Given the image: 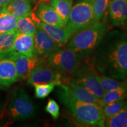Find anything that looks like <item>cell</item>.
<instances>
[{
	"label": "cell",
	"instance_id": "9",
	"mask_svg": "<svg viewBox=\"0 0 127 127\" xmlns=\"http://www.w3.org/2000/svg\"><path fill=\"white\" fill-rule=\"evenodd\" d=\"M109 7V19L112 25L127 30V0H111Z\"/></svg>",
	"mask_w": 127,
	"mask_h": 127
},
{
	"label": "cell",
	"instance_id": "1",
	"mask_svg": "<svg viewBox=\"0 0 127 127\" xmlns=\"http://www.w3.org/2000/svg\"><path fill=\"white\" fill-rule=\"evenodd\" d=\"M92 63L101 75L124 81L127 78V34L111 30L93 53Z\"/></svg>",
	"mask_w": 127,
	"mask_h": 127
},
{
	"label": "cell",
	"instance_id": "16",
	"mask_svg": "<svg viewBox=\"0 0 127 127\" xmlns=\"http://www.w3.org/2000/svg\"><path fill=\"white\" fill-rule=\"evenodd\" d=\"M36 24L38 28L45 32L60 47L66 44L69 39L72 37L65 28H60L41 21L36 22Z\"/></svg>",
	"mask_w": 127,
	"mask_h": 127
},
{
	"label": "cell",
	"instance_id": "29",
	"mask_svg": "<svg viewBox=\"0 0 127 127\" xmlns=\"http://www.w3.org/2000/svg\"><path fill=\"white\" fill-rule=\"evenodd\" d=\"M14 1V0H0V8H1V12L4 11L8 5Z\"/></svg>",
	"mask_w": 127,
	"mask_h": 127
},
{
	"label": "cell",
	"instance_id": "8",
	"mask_svg": "<svg viewBox=\"0 0 127 127\" xmlns=\"http://www.w3.org/2000/svg\"><path fill=\"white\" fill-rule=\"evenodd\" d=\"M61 74L56 68L50 64L47 65L39 63L30 73L27 82L32 85L55 82L60 85L63 82Z\"/></svg>",
	"mask_w": 127,
	"mask_h": 127
},
{
	"label": "cell",
	"instance_id": "21",
	"mask_svg": "<svg viewBox=\"0 0 127 127\" xmlns=\"http://www.w3.org/2000/svg\"><path fill=\"white\" fill-rule=\"evenodd\" d=\"M96 78L100 86L105 93L117 90L127 85V81H119L104 75H98L96 73Z\"/></svg>",
	"mask_w": 127,
	"mask_h": 127
},
{
	"label": "cell",
	"instance_id": "2",
	"mask_svg": "<svg viewBox=\"0 0 127 127\" xmlns=\"http://www.w3.org/2000/svg\"><path fill=\"white\" fill-rule=\"evenodd\" d=\"M58 87L60 88V98L62 103L67 107L78 123L87 127H105V118L102 107L96 104L74 99L67 94L62 84Z\"/></svg>",
	"mask_w": 127,
	"mask_h": 127
},
{
	"label": "cell",
	"instance_id": "19",
	"mask_svg": "<svg viewBox=\"0 0 127 127\" xmlns=\"http://www.w3.org/2000/svg\"><path fill=\"white\" fill-rule=\"evenodd\" d=\"M17 32L15 31L0 34V57H8L13 52L14 41Z\"/></svg>",
	"mask_w": 127,
	"mask_h": 127
},
{
	"label": "cell",
	"instance_id": "26",
	"mask_svg": "<svg viewBox=\"0 0 127 127\" xmlns=\"http://www.w3.org/2000/svg\"><path fill=\"white\" fill-rule=\"evenodd\" d=\"M126 102L125 99H124L109 103V104L103 106L102 107V110L105 118H109L118 113L119 111L124 107Z\"/></svg>",
	"mask_w": 127,
	"mask_h": 127
},
{
	"label": "cell",
	"instance_id": "27",
	"mask_svg": "<svg viewBox=\"0 0 127 127\" xmlns=\"http://www.w3.org/2000/svg\"><path fill=\"white\" fill-rule=\"evenodd\" d=\"M34 86L35 87L36 97L38 98H44L48 96L55 87L58 86V85L55 82H51L48 84H35Z\"/></svg>",
	"mask_w": 127,
	"mask_h": 127
},
{
	"label": "cell",
	"instance_id": "23",
	"mask_svg": "<svg viewBox=\"0 0 127 127\" xmlns=\"http://www.w3.org/2000/svg\"><path fill=\"white\" fill-rule=\"evenodd\" d=\"M105 126L109 127H127V102L117 114L105 118Z\"/></svg>",
	"mask_w": 127,
	"mask_h": 127
},
{
	"label": "cell",
	"instance_id": "7",
	"mask_svg": "<svg viewBox=\"0 0 127 127\" xmlns=\"http://www.w3.org/2000/svg\"><path fill=\"white\" fill-rule=\"evenodd\" d=\"M74 81L87 89L89 92L100 99L105 92L100 86L96 78V72L93 68L88 66H79L72 73Z\"/></svg>",
	"mask_w": 127,
	"mask_h": 127
},
{
	"label": "cell",
	"instance_id": "28",
	"mask_svg": "<svg viewBox=\"0 0 127 127\" xmlns=\"http://www.w3.org/2000/svg\"><path fill=\"white\" fill-rule=\"evenodd\" d=\"M45 111L48 112L54 119H57L59 117L60 107L54 99H49L45 107Z\"/></svg>",
	"mask_w": 127,
	"mask_h": 127
},
{
	"label": "cell",
	"instance_id": "25",
	"mask_svg": "<svg viewBox=\"0 0 127 127\" xmlns=\"http://www.w3.org/2000/svg\"><path fill=\"white\" fill-rule=\"evenodd\" d=\"M111 0H93L94 15L95 22L99 21L109 7Z\"/></svg>",
	"mask_w": 127,
	"mask_h": 127
},
{
	"label": "cell",
	"instance_id": "6",
	"mask_svg": "<svg viewBox=\"0 0 127 127\" xmlns=\"http://www.w3.org/2000/svg\"><path fill=\"white\" fill-rule=\"evenodd\" d=\"M9 108L11 117L14 120L30 118L34 117L36 112L32 101L21 89L14 94Z\"/></svg>",
	"mask_w": 127,
	"mask_h": 127
},
{
	"label": "cell",
	"instance_id": "18",
	"mask_svg": "<svg viewBox=\"0 0 127 127\" xmlns=\"http://www.w3.org/2000/svg\"><path fill=\"white\" fill-rule=\"evenodd\" d=\"M50 5L55 9L66 25L72 8V1L69 0H51Z\"/></svg>",
	"mask_w": 127,
	"mask_h": 127
},
{
	"label": "cell",
	"instance_id": "14",
	"mask_svg": "<svg viewBox=\"0 0 127 127\" xmlns=\"http://www.w3.org/2000/svg\"><path fill=\"white\" fill-rule=\"evenodd\" d=\"M17 81L14 62L8 57H0V88L8 87Z\"/></svg>",
	"mask_w": 127,
	"mask_h": 127
},
{
	"label": "cell",
	"instance_id": "20",
	"mask_svg": "<svg viewBox=\"0 0 127 127\" xmlns=\"http://www.w3.org/2000/svg\"><path fill=\"white\" fill-rule=\"evenodd\" d=\"M38 30L36 24L31 16L17 19L15 32L17 33L34 36Z\"/></svg>",
	"mask_w": 127,
	"mask_h": 127
},
{
	"label": "cell",
	"instance_id": "5",
	"mask_svg": "<svg viewBox=\"0 0 127 127\" xmlns=\"http://www.w3.org/2000/svg\"><path fill=\"white\" fill-rule=\"evenodd\" d=\"M81 58L72 49L66 48L56 51L48 57L50 64L62 72L72 74L80 65Z\"/></svg>",
	"mask_w": 127,
	"mask_h": 127
},
{
	"label": "cell",
	"instance_id": "13",
	"mask_svg": "<svg viewBox=\"0 0 127 127\" xmlns=\"http://www.w3.org/2000/svg\"><path fill=\"white\" fill-rule=\"evenodd\" d=\"M62 86L67 94L74 99L81 102L96 104L101 107L100 101L98 98L74 81L69 82L68 85L62 84Z\"/></svg>",
	"mask_w": 127,
	"mask_h": 127
},
{
	"label": "cell",
	"instance_id": "4",
	"mask_svg": "<svg viewBox=\"0 0 127 127\" xmlns=\"http://www.w3.org/2000/svg\"><path fill=\"white\" fill-rule=\"evenodd\" d=\"M95 23L93 0H80L72 7L65 28L72 36Z\"/></svg>",
	"mask_w": 127,
	"mask_h": 127
},
{
	"label": "cell",
	"instance_id": "24",
	"mask_svg": "<svg viewBox=\"0 0 127 127\" xmlns=\"http://www.w3.org/2000/svg\"><path fill=\"white\" fill-rule=\"evenodd\" d=\"M17 18L7 12L0 13V34L9 31H15Z\"/></svg>",
	"mask_w": 127,
	"mask_h": 127
},
{
	"label": "cell",
	"instance_id": "3",
	"mask_svg": "<svg viewBox=\"0 0 127 127\" xmlns=\"http://www.w3.org/2000/svg\"><path fill=\"white\" fill-rule=\"evenodd\" d=\"M109 29V25L105 23L95 22L71 37L66 47L74 50L81 58H87L93 54Z\"/></svg>",
	"mask_w": 127,
	"mask_h": 127
},
{
	"label": "cell",
	"instance_id": "32",
	"mask_svg": "<svg viewBox=\"0 0 127 127\" xmlns=\"http://www.w3.org/2000/svg\"><path fill=\"white\" fill-rule=\"evenodd\" d=\"M29 1H35V0H29Z\"/></svg>",
	"mask_w": 127,
	"mask_h": 127
},
{
	"label": "cell",
	"instance_id": "31",
	"mask_svg": "<svg viewBox=\"0 0 127 127\" xmlns=\"http://www.w3.org/2000/svg\"><path fill=\"white\" fill-rule=\"evenodd\" d=\"M69 1H72H72H74V0H69Z\"/></svg>",
	"mask_w": 127,
	"mask_h": 127
},
{
	"label": "cell",
	"instance_id": "22",
	"mask_svg": "<svg viewBox=\"0 0 127 127\" xmlns=\"http://www.w3.org/2000/svg\"><path fill=\"white\" fill-rule=\"evenodd\" d=\"M127 98V85L122 88L106 92L100 101V105L101 107L109 103L115 102Z\"/></svg>",
	"mask_w": 127,
	"mask_h": 127
},
{
	"label": "cell",
	"instance_id": "10",
	"mask_svg": "<svg viewBox=\"0 0 127 127\" xmlns=\"http://www.w3.org/2000/svg\"><path fill=\"white\" fill-rule=\"evenodd\" d=\"M8 57L14 62L18 80L28 78L31 71L39 64L36 57L31 58L15 52H11Z\"/></svg>",
	"mask_w": 127,
	"mask_h": 127
},
{
	"label": "cell",
	"instance_id": "17",
	"mask_svg": "<svg viewBox=\"0 0 127 127\" xmlns=\"http://www.w3.org/2000/svg\"><path fill=\"white\" fill-rule=\"evenodd\" d=\"M4 11L14 15L17 19L31 16L32 7L29 0H14L8 5Z\"/></svg>",
	"mask_w": 127,
	"mask_h": 127
},
{
	"label": "cell",
	"instance_id": "15",
	"mask_svg": "<svg viewBox=\"0 0 127 127\" xmlns=\"http://www.w3.org/2000/svg\"><path fill=\"white\" fill-rule=\"evenodd\" d=\"M12 51L13 52L28 57H36L34 36L22 33H17L14 39Z\"/></svg>",
	"mask_w": 127,
	"mask_h": 127
},
{
	"label": "cell",
	"instance_id": "33",
	"mask_svg": "<svg viewBox=\"0 0 127 127\" xmlns=\"http://www.w3.org/2000/svg\"><path fill=\"white\" fill-rule=\"evenodd\" d=\"M1 8H0V13H1Z\"/></svg>",
	"mask_w": 127,
	"mask_h": 127
},
{
	"label": "cell",
	"instance_id": "30",
	"mask_svg": "<svg viewBox=\"0 0 127 127\" xmlns=\"http://www.w3.org/2000/svg\"><path fill=\"white\" fill-rule=\"evenodd\" d=\"M51 0H42V1H44V2H48V1H51Z\"/></svg>",
	"mask_w": 127,
	"mask_h": 127
},
{
	"label": "cell",
	"instance_id": "12",
	"mask_svg": "<svg viewBox=\"0 0 127 127\" xmlns=\"http://www.w3.org/2000/svg\"><path fill=\"white\" fill-rule=\"evenodd\" d=\"M36 55L48 57L59 49V46L42 30L38 29L34 36Z\"/></svg>",
	"mask_w": 127,
	"mask_h": 127
},
{
	"label": "cell",
	"instance_id": "11",
	"mask_svg": "<svg viewBox=\"0 0 127 127\" xmlns=\"http://www.w3.org/2000/svg\"><path fill=\"white\" fill-rule=\"evenodd\" d=\"M35 10V15L40 21L60 28L65 27V24L55 9L44 1L36 5Z\"/></svg>",
	"mask_w": 127,
	"mask_h": 127
}]
</instances>
